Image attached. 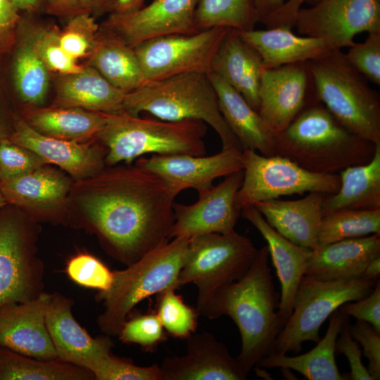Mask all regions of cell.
<instances>
[{
  "label": "cell",
  "instance_id": "obj_28",
  "mask_svg": "<svg viewBox=\"0 0 380 380\" xmlns=\"http://www.w3.org/2000/svg\"><path fill=\"white\" fill-rule=\"evenodd\" d=\"M125 94L95 68L86 65L80 72L58 75L56 81V96L51 106L118 113L124 111Z\"/></svg>",
  "mask_w": 380,
  "mask_h": 380
},
{
  "label": "cell",
  "instance_id": "obj_36",
  "mask_svg": "<svg viewBox=\"0 0 380 380\" xmlns=\"http://www.w3.org/2000/svg\"><path fill=\"white\" fill-rule=\"evenodd\" d=\"M194 23L198 31L212 27L249 31L259 20L253 0H197Z\"/></svg>",
  "mask_w": 380,
  "mask_h": 380
},
{
  "label": "cell",
  "instance_id": "obj_41",
  "mask_svg": "<svg viewBox=\"0 0 380 380\" xmlns=\"http://www.w3.org/2000/svg\"><path fill=\"white\" fill-rule=\"evenodd\" d=\"M118 336L122 343L137 344L149 353L155 351L167 340V332L155 310L152 309L146 313L127 319Z\"/></svg>",
  "mask_w": 380,
  "mask_h": 380
},
{
  "label": "cell",
  "instance_id": "obj_46",
  "mask_svg": "<svg viewBox=\"0 0 380 380\" xmlns=\"http://www.w3.org/2000/svg\"><path fill=\"white\" fill-rule=\"evenodd\" d=\"M349 331L362 346L364 355L369 361L368 372L374 380L380 379V333L369 323L359 319L349 324Z\"/></svg>",
  "mask_w": 380,
  "mask_h": 380
},
{
  "label": "cell",
  "instance_id": "obj_22",
  "mask_svg": "<svg viewBox=\"0 0 380 380\" xmlns=\"http://www.w3.org/2000/svg\"><path fill=\"white\" fill-rule=\"evenodd\" d=\"M51 294L0 308V346L28 357L57 359L45 322Z\"/></svg>",
  "mask_w": 380,
  "mask_h": 380
},
{
  "label": "cell",
  "instance_id": "obj_39",
  "mask_svg": "<svg viewBox=\"0 0 380 380\" xmlns=\"http://www.w3.org/2000/svg\"><path fill=\"white\" fill-rule=\"evenodd\" d=\"M30 26L34 47L51 72L68 75L84 69V65L63 49L59 38L61 30L56 25L30 23Z\"/></svg>",
  "mask_w": 380,
  "mask_h": 380
},
{
  "label": "cell",
  "instance_id": "obj_57",
  "mask_svg": "<svg viewBox=\"0 0 380 380\" xmlns=\"http://www.w3.org/2000/svg\"><path fill=\"white\" fill-rule=\"evenodd\" d=\"M13 129L8 126L6 119L0 110V139L8 138L12 132Z\"/></svg>",
  "mask_w": 380,
  "mask_h": 380
},
{
  "label": "cell",
  "instance_id": "obj_19",
  "mask_svg": "<svg viewBox=\"0 0 380 380\" xmlns=\"http://www.w3.org/2000/svg\"><path fill=\"white\" fill-rule=\"evenodd\" d=\"M8 139L32 150L74 181L92 177L106 166V149L97 139L80 142L47 137L33 129L21 116L15 119Z\"/></svg>",
  "mask_w": 380,
  "mask_h": 380
},
{
  "label": "cell",
  "instance_id": "obj_24",
  "mask_svg": "<svg viewBox=\"0 0 380 380\" xmlns=\"http://www.w3.org/2000/svg\"><path fill=\"white\" fill-rule=\"evenodd\" d=\"M327 194L309 192L297 200L277 198L255 203L253 206L281 236L299 246L314 250L323 217L322 205Z\"/></svg>",
  "mask_w": 380,
  "mask_h": 380
},
{
  "label": "cell",
  "instance_id": "obj_43",
  "mask_svg": "<svg viewBox=\"0 0 380 380\" xmlns=\"http://www.w3.org/2000/svg\"><path fill=\"white\" fill-rule=\"evenodd\" d=\"M46 164L36 153L4 138L0 139V182L26 175Z\"/></svg>",
  "mask_w": 380,
  "mask_h": 380
},
{
  "label": "cell",
  "instance_id": "obj_13",
  "mask_svg": "<svg viewBox=\"0 0 380 380\" xmlns=\"http://www.w3.org/2000/svg\"><path fill=\"white\" fill-rule=\"evenodd\" d=\"M294 27L300 34L322 40L329 50L354 44L359 33L380 32L378 0H318L301 8Z\"/></svg>",
  "mask_w": 380,
  "mask_h": 380
},
{
  "label": "cell",
  "instance_id": "obj_20",
  "mask_svg": "<svg viewBox=\"0 0 380 380\" xmlns=\"http://www.w3.org/2000/svg\"><path fill=\"white\" fill-rule=\"evenodd\" d=\"M70 298L51 294L45 322L57 358L93 371L110 353L113 343L108 335L91 337L75 319Z\"/></svg>",
  "mask_w": 380,
  "mask_h": 380
},
{
  "label": "cell",
  "instance_id": "obj_45",
  "mask_svg": "<svg viewBox=\"0 0 380 380\" xmlns=\"http://www.w3.org/2000/svg\"><path fill=\"white\" fill-rule=\"evenodd\" d=\"M344 55L367 80L380 84V32L368 33L363 42H354Z\"/></svg>",
  "mask_w": 380,
  "mask_h": 380
},
{
  "label": "cell",
  "instance_id": "obj_7",
  "mask_svg": "<svg viewBox=\"0 0 380 380\" xmlns=\"http://www.w3.org/2000/svg\"><path fill=\"white\" fill-rule=\"evenodd\" d=\"M319 101L348 129L380 144V99L340 49L308 61Z\"/></svg>",
  "mask_w": 380,
  "mask_h": 380
},
{
  "label": "cell",
  "instance_id": "obj_10",
  "mask_svg": "<svg viewBox=\"0 0 380 380\" xmlns=\"http://www.w3.org/2000/svg\"><path fill=\"white\" fill-rule=\"evenodd\" d=\"M241 157L243 179L236 194L241 210L281 196L314 191L335 194L341 185L339 174L315 173L278 155L265 156L246 149Z\"/></svg>",
  "mask_w": 380,
  "mask_h": 380
},
{
  "label": "cell",
  "instance_id": "obj_55",
  "mask_svg": "<svg viewBox=\"0 0 380 380\" xmlns=\"http://www.w3.org/2000/svg\"><path fill=\"white\" fill-rule=\"evenodd\" d=\"M144 1V0H115L111 13L125 14L136 11L142 8Z\"/></svg>",
  "mask_w": 380,
  "mask_h": 380
},
{
  "label": "cell",
  "instance_id": "obj_18",
  "mask_svg": "<svg viewBox=\"0 0 380 380\" xmlns=\"http://www.w3.org/2000/svg\"><path fill=\"white\" fill-rule=\"evenodd\" d=\"M241 156V151L227 148L210 156L153 154L139 158L135 164L163 177L177 194L189 188L200 194L211 188L217 178L243 170Z\"/></svg>",
  "mask_w": 380,
  "mask_h": 380
},
{
  "label": "cell",
  "instance_id": "obj_14",
  "mask_svg": "<svg viewBox=\"0 0 380 380\" xmlns=\"http://www.w3.org/2000/svg\"><path fill=\"white\" fill-rule=\"evenodd\" d=\"M319 101L308 61L265 69L258 112L276 135L308 106Z\"/></svg>",
  "mask_w": 380,
  "mask_h": 380
},
{
  "label": "cell",
  "instance_id": "obj_1",
  "mask_svg": "<svg viewBox=\"0 0 380 380\" xmlns=\"http://www.w3.org/2000/svg\"><path fill=\"white\" fill-rule=\"evenodd\" d=\"M177 194L163 177L136 164L106 166L74 181L68 222L95 234L113 259L128 266L170 241Z\"/></svg>",
  "mask_w": 380,
  "mask_h": 380
},
{
  "label": "cell",
  "instance_id": "obj_23",
  "mask_svg": "<svg viewBox=\"0 0 380 380\" xmlns=\"http://www.w3.org/2000/svg\"><path fill=\"white\" fill-rule=\"evenodd\" d=\"M241 216L251 222L267 241L281 284L278 312L286 322L292 312L295 295L305 275L312 249L296 244L281 236L253 205L241 209Z\"/></svg>",
  "mask_w": 380,
  "mask_h": 380
},
{
  "label": "cell",
  "instance_id": "obj_51",
  "mask_svg": "<svg viewBox=\"0 0 380 380\" xmlns=\"http://www.w3.org/2000/svg\"><path fill=\"white\" fill-rule=\"evenodd\" d=\"M45 11L51 15L70 19L84 12L80 0H46Z\"/></svg>",
  "mask_w": 380,
  "mask_h": 380
},
{
  "label": "cell",
  "instance_id": "obj_49",
  "mask_svg": "<svg viewBox=\"0 0 380 380\" xmlns=\"http://www.w3.org/2000/svg\"><path fill=\"white\" fill-rule=\"evenodd\" d=\"M21 18L19 10L11 0H0V61L13 50Z\"/></svg>",
  "mask_w": 380,
  "mask_h": 380
},
{
  "label": "cell",
  "instance_id": "obj_5",
  "mask_svg": "<svg viewBox=\"0 0 380 380\" xmlns=\"http://www.w3.org/2000/svg\"><path fill=\"white\" fill-rule=\"evenodd\" d=\"M206 124L198 120L141 118L122 111L106 113L96 139L106 149V166L131 164L146 153L205 156Z\"/></svg>",
  "mask_w": 380,
  "mask_h": 380
},
{
  "label": "cell",
  "instance_id": "obj_17",
  "mask_svg": "<svg viewBox=\"0 0 380 380\" xmlns=\"http://www.w3.org/2000/svg\"><path fill=\"white\" fill-rule=\"evenodd\" d=\"M196 4L197 0H153L134 12L109 13L100 26L134 48L151 38L198 32L194 23Z\"/></svg>",
  "mask_w": 380,
  "mask_h": 380
},
{
  "label": "cell",
  "instance_id": "obj_2",
  "mask_svg": "<svg viewBox=\"0 0 380 380\" xmlns=\"http://www.w3.org/2000/svg\"><path fill=\"white\" fill-rule=\"evenodd\" d=\"M267 246L258 250L247 272L216 289L198 308L210 319L229 317L241 340L236 359L246 375L262 358L274 353L276 339L286 324L279 315L280 294L269 267Z\"/></svg>",
  "mask_w": 380,
  "mask_h": 380
},
{
  "label": "cell",
  "instance_id": "obj_50",
  "mask_svg": "<svg viewBox=\"0 0 380 380\" xmlns=\"http://www.w3.org/2000/svg\"><path fill=\"white\" fill-rule=\"evenodd\" d=\"M318 0H288L276 12L267 17L262 22L267 28L286 27H294L297 13L305 2H314Z\"/></svg>",
  "mask_w": 380,
  "mask_h": 380
},
{
  "label": "cell",
  "instance_id": "obj_4",
  "mask_svg": "<svg viewBox=\"0 0 380 380\" xmlns=\"http://www.w3.org/2000/svg\"><path fill=\"white\" fill-rule=\"evenodd\" d=\"M148 251L125 270L113 271L110 287L96 295L103 302L97 324L106 335H118L135 306L143 300L180 287L179 275L189 239L177 237Z\"/></svg>",
  "mask_w": 380,
  "mask_h": 380
},
{
  "label": "cell",
  "instance_id": "obj_25",
  "mask_svg": "<svg viewBox=\"0 0 380 380\" xmlns=\"http://www.w3.org/2000/svg\"><path fill=\"white\" fill-rule=\"evenodd\" d=\"M379 255V234L338 241L311 251L305 275L320 280L362 277L367 263Z\"/></svg>",
  "mask_w": 380,
  "mask_h": 380
},
{
  "label": "cell",
  "instance_id": "obj_3",
  "mask_svg": "<svg viewBox=\"0 0 380 380\" xmlns=\"http://www.w3.org/2000/svg\"><path fill=\"white\" fill-rule=\"evenodd\" d=\"M376 144L341 124L319 101L275 135L276 155L318 174H338L369 162Z\"/></svg>",
  "mask_w": 380,
  "mask_h": 380
},
{
  "label": "cell",
  "instance_id": "obj_54",
  "mask_svg": "<svg viewBox=\"0 0 380 380\" xmlns=\"http://www.w3.org/2000/svg\"><path fill=\"white\" fill-rule=\"evenodd\" d=\"M20 11L27 13L45 11L46 0H11Z\"/></svg>",
  "mask_w": 380,
  "mask_h": 380
},
{
  "label": "cell",
  "instance_id": "obj_33",
  "mask_svg": "<svg viewBox=\"0 0 380 380\" xmlns=\"http://www.w3.org/2000/svg\"><path fill=\"white\" fill-rule=\"evenodd\" d=\"M341 185L335 194H327L322 205L323 217L344 209L380 208V144L366 164L350 166L339 173Z\"/></svg>",
  "mask_w": 380,
  "mask_h": 380
},
{
  "label": "cell",
  "instance_id": "obj_35",
  "mask_svg": "<svg viewBox=\"0 0 380 380\" xmlns=\"http://www.w3.org/2000/svg\"><path fill=\"white\" fill-rule=\"evenodd\" d=\"M0 379L90 380L87 369L57 359L34 360L20 353L0 350Z\"/></svg>",
  "mask_w": 380,
  "mask_h": 380
},
{
  "label": "cell",
  "instance_id": "obj_48",
  "mask_svg": "<svg viewBox=\"0 0 380 380\" xmlns=\"http://www.w3.org/2000/svg\"><path fill=\"white\" fill-rule=\"evenodd\" d=\"M336 352L343 354L348 359L350 372L349 379L374 380L361 360L362 351L349 331V317L346 319L336 342Z\"/></svg>",
  "mask_w": 380,
  "mask_h": 380
},
{
  "label": "cell",
  "instance_id": "obj_32",
  "mask_svg": "<svg viewBox=\"0 0 380 380\" xmlns=\"http://www.w3.org/2000/svg\"><path fill=\"white\" fill-rule=\"evenodd\" d=\"M349 316L335 310L329 318L324 336L309 352L296 356L272 353L260 360L255 366L261 368H289L310 380H346L338 371L335 353L339 332Z\"/></svg>",
  "mask_w": 380,
  "mask_h": 380
},
{
  "label": "cell",
  "instance_id": "obj_38",
  "mask_svg": "<svg viewBox=\"0 0 380 380\" xmlns=\"http://www.w3.org/2000/svg\"><path fill=\"white\" fill-rule=\"evenodd\" d=\"M175 289L165 290L156 296V312L167 334L186 339L195 333L199 313L187 305Z\"/></svg>",
  "mask_w": 380,
  "mask_h": 380
},
{
  "label": "cell",
  "instance_id": "obj_9",
  "mask_svg": "<svg viewBox=\"0 0 380 380\" xmlns=\"http://www.w3.org/2000/svg\"><path fill=\"white\" fill-rule=\"evenodd\" d=\"M257 251L249 238L236 231L191 238L179 275V286H196L198 308L216 289L241 278Z\"/></svg>",
  "mask_w": 380,
  "mask_h": 380
},
{
  "label": "cell",
  "instance_id": "obj_12",
  "mask_svg": "<svg viewBox=\"0 0 380 380\" xmlns=\"http://www.w3.org/2000/svg\"><path fill=\"white\" fill-rule=\"evenodd\" d=\"M229 29L212 27L191 34L160 36L137 44L134 49L146 82L210 72L213 58Z\"/></svg>",
  "mask_w": 380,
  "mask_h": 380
},
{
  "label": "cell",
  "instance_id": "obj_60",
  "mask_svg": "<svg viewBox=\"0 0 380 380\" xmlns=\"http://www.w3.org/2000/svg\"><path fill=\"white\" fill-rule=\"evenodd\" d=\"M378 1H380V0H378Z\"/></svg>",
  "mask_w": 380,
  "mask_h": 380
},
{
  "label": "cell",
  "instance_id": "obj_42",
  "mask_svg": "<svg viewBox=\"0 0 380 380\" xmlns=\"http://www.w3.org/2000/svg\"><path fill=\"white\" fill-rule=\"evenodd\" d=\"M71 280L80 286L106 291L111 286L113 274L95 256L80 253L71 258L66 266Z\"/></svg>",
  "mask_w": 380,
  "mask_h": 380
},
{
  "label": "cell",
  "instance_id": "obj_53",
  "mask_svg": "<svg viewBox=\"0 0 380 380\" xmlns=\"http://www.w3.org/2000/svg\"><path fill=\"white\" fill-rule=\"evenodd\" d=\"M284 2V0H253L259 23L279 9Z\"/></svg>",
  "mask_w": 380,
  "mask_h": 380
},
{
  "label": "cell",
  "instance_id": "obj_15",
  "mask_svg": "<svg viewBox=\"0 0 380 380\" xmlns=\"http://www.w3.org/2000/svg\"><path fill=\"white\" fill-rule=\"evenodd\" d=\"M243 169L228 176L216 186L198 194V201L190 205L175 202V221L169 239H191L211 234H229L241 216L236 194L242 184Z\"/></svg>",
  "mask_w": 380,
  "mask_h": 380
},
{
  "label": "cell",
  "instance_id": "obj_8",
  "mask_svg": "<svg viewBox=\"0 0 380 380\" xmlns=\"http://www.w3.org/2000/svg\"><path fill=\"white\" fill-rule=\"evenodd\" d=\"M377 280L363 277L320 280L304 275L295 295L292 312L276 339L274 353H298L303 342L317 343L324 321L342 304L367 296Z\"/></svg>",
  "mask_w": 380,
  "mask_h": 380
},
{
  "label": "cell",
  "instance_id": "obj_6",
  "mask_svg": "<svg viewBox=\"0 0 380 380\" xmlns=\"http://www.w3.org/2000/svg\"><path fill=\"white\" fill-rule=\"evenodd\" d=\"M123 110L139 116L142 112L167 121L198 120L208 124L222 148L241 146L226 123L208 75L190 72L148 82L125 96Z\"/></svg>",
  "mask_w": 380,
  "mask_h": 380
},
{
  "label": "cell",
  "instance_id": "obj_21",
  "mask_svg": "<svg viewBox=\"0 0 380 380\" xmlns=\"http://www.w3.org/2000/svg\"><path fill=\"white\" fill-rule=\"evenodd\" d=\"M186 353L165 358L159 365L162 380H246L236 357L209 332L194 333Z\"/></svg>",
  "mask_w": 380,
  "mask_h": 380
},
{
  "label": "cell",
  "instance_id": "obj_30",
  "mask_svg": "<svg viewBox=\"0 0 380 380\" xmlns=\"http://www.w3.org/2000/svg\"><path fill=\"white\" fill-rule=\"evenodd\" d=\"M286 27L237 31L260 56L265 69L308 61L329 51L324 42L310 37H300Z\"/></svg>",
  "mask_w": 380,
  "mask_h": 380
},
{
  "label": "cell",
  "instance_id": "obj_11",
  "mask_svg": "<svg viewBox=\"0 0 380 380\" xmlns=\"http://www.w3.org/2000/svg\"><path fill=\"white\" fill-rule=\"evenodd\" d=\"M38 233L37 221L25 212L0 218V308L32 300L43 292Z\"/></svg>",
  "mask_w": 380,
  "mask_h": 380
},
{
  "label": "cell",
  "instance_id": "obj_44",
  "mask_svg": "<svg viewBox=\"0 0 380 380\" xmlns=\"http://www.w3.org/2000/svg\"><path fill=\"white\" fill-rule=\"evenodd\" d=\"M93 374L96 380H162L159 365L138 366L111 353L103 358Z\"/></svg>",
  "mask_w": 380,
  "mask_h": 380
},
{
  "label": "cell",
  "instance_id": "obj_34",
  "mask_svg": "<svg viewBox=\"0 0 380 380\" xmlns=\"http://www.w3.org/2000/svg\"><path fill=\"white\" fill-rule=\"evenodd\" d=\"M12 77L15 90L26 107L44 103L50 83V71L38 54L30 23L21 18L13 48Z\"/></svg>",
  "mask_w": 380,
  "mask_h": 380
},
{
  "label": "cell",
  "instance_id": "obj_58",
  "mask_svg": "<svg viewBox=\"0 0 380 380\" xmlns=\"http://www.w3.org/2000/svg\"><path fill=\"white\" fill-rule=\"evenodd\" d=\"M253 369H255V374L258 376L265 379H272L270 374L265 369H261V367L255 366L253 367Z\"/></svg>",
  "mask_w": 380,
  "mask_h": 380
},
{
  "label": "cell",
  "instance_id": "obj_52",
  "mask_svg": "<svg viewBox=\"0 0 380 380\" xmlns=\"http://www.w3.org/2000/svg\"><path fill=\"white\" fill-rule=\"evenodd\" d=\"M115 0H80L84 12L92 16H101L106 13H110Z\"/></svg>",
  "mask_w": 380,
  "mask_h": 380
},
{
  "label": "cell",
  "instance_id": "obj_40",
  "mask_svg": "<svg viewBox=\"0 0 380 380\" xmlns=\"http://www.w3.org/2000/svg\"><path fill=\"white\" fill-rule=\"evenodd\" d=\"M99 25L95 18L87 12L68 19L60 30V42L70 56L77 60L88 58L96 42Z\"/></svg>",
  "mask_w": 380,
  "mask_h": 380
},
{
  "label": "cell",
  "instance_id": "obj_47",
  "mask_svg": "<svg viewBox=\"0 0 380 380\" xmlns=\"http://www.w3.org/2000/svg\"><path fill=\"white\" fill-rule=\"evenodd\" d=\"M338 311L371 324L380 333V282L377 280L373 290L365 297L342 304Z\"/></svg>",
  "mask_w": 380,
  "mask_h": 380
},
{
  "label": "cell",
  "instance_id": "obj_31",
  "mask_svg": "<svg viewBox=\"0 0 380 380\" xmlns=\"http://www.w3.org/2000/svg\"><path fill=\"white\" fill-rule=\"evenodd\" d=\"M87 58V65L125 94L147 82L134 49L104 27L99 26L96 44Z\"/></svg>",
  "mask_w": 380,
  "mask_h": 380
},
{
  "label": "cell",
  "instance_id": "obj_16",
  "mask_svg": "<svg viewBox=\"0 0 380 380\" xmlns=\"http://www.w3.org/2000/svg\"><path fill=\"white\" fill-rule=\"evenodd\" d=\"M74 180L58 167L45 164L1 182L7 204L18 207L35 221H68V203Z\"/></svg>",
  "mask_w": 380,
  "mask_h": 380
},
{
  "label": "cell",
  "instance_id": "obj_27",
  "mask_svg": "<svg viewBox=\"0 0 380 380\" xmlns=\"http://www.w3.org/2000/svg\"><path fill=\"white\" fill-rule=\"evenodd\" d=\"M207 75L215 91L220 112L242 151H258L265 156L276 155L275 135L259 113L220 76L213 72Z\"/></svg>",
  "mask_w": 380,
  "mask_h": 380
},
{
  "label": "cell",
  "instance_id": "obj_37",
  "mask_svg": "<svg viewBox=\"0 0 380 380\" xmlns=\"http://www.w3.org/2000/svg\"><path fill=\"white\" fill-rule=\"evenodd\" d=\"M374 234L380 235V208L341 210L322 217L318 246Z\"/></svg>",
  "mask_w": 380,
  "mask_h": 380
},
{
  "label": "cell",
  "instance_id": "obj_59",
  "mask_svg": "<svg viewBox=\"0 0 380 380\" xmlns=\"http://www.w3.org/2000/svg\"><path fill=\"white\" fill-rule=\"evenodd\" d=\"M6 205H7V203L6 202L1 192V182H0V209Z\"/></svg>",
  "mask_w": 380,
  "mask_h": 380
},
{
  "label": "cell",
  "instance_id": "obj_29",
  "mask_svg": "<svg viewBox=\"0 0 380 380\" xmlns=\"http://www.w3.org/2000/svg\"><path fill=\"white\" fill-rule=\"evenodd\" d=\"M22 118L35 131L59 139L85 142L96 139L106 113L72 107H25Z\"/></svg>",
  "mask_w": 380,
  "mask_h": 380
},
{
  "label": "cell",
  "instance_id": "obj_56",
  "mask_svg": "<svg viewBox=\"0 0 380 380\" xmlns=\"http://www.w3.org/2000/svg\"><path fill=\"white\" fill-rule=\"evenodd\" d=\"M380 274V255L371 260L366 265L362 277L369 280H377Z\"/></svg>",
  "mask_w": 380,
  "mask_h": 380
},
{
  "label": "cell",
  "instance_id": "obj_26",
  "mask_svg": "<svg viewBox=\"0 0 380 380\" xmlns=\"http://www.w3.org/2000/svg\"><path fill=\"white\" fill-rule=\"evenodd\" d=\"M263 70L259 53L236 30L229 29L213 58L210 72L223 79L258 111Z\"/></svg>",
  "mask_w": 380,
  "mask_h": 380
}]
</instances>
